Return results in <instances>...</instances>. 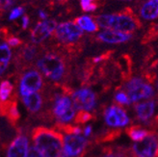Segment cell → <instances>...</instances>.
<instances>
[{"mask_svg": "<svg viewBox=\"0 0 158 157\" xmlns=\"http://www.w3.org/2000/svg\"><path fill=\"white\" fill-rule=\"evenodd\" d=\"M33 146L44 157H61L64 151V136L56 129L35 127L31 133Z\"/></svg>", "mask_w": 158, "mask_h": 157, "instance_id": "1", "label": "cell"}, {"mask_svg": "<svg viewBox=\"0 0 158 157\" xmlns=\"http://www.w3.org/2000/svg\"><path fill=\"white\" fill-rule=\"evenodd\" d=\"M96 20L101 28L127 34L133 32L140 25L138 20L127 13L117 14H101L96 19Z\"/></svg>", "mask_w": 158, "mask_h": 157, "instance_id": "2", "label": "cell"}, {"mask_svg": "<svg viewBox=\"0 0 158 157\" xmlns=\"http://www.w3.org/2000/svg\"><path fill=\"white\" fill-rule=\"evenodd\" d=\"M62 93L54 96V102L52 105V115L57 120L58 123H67L74 120L75 118V106L73 101L69 97L73 96V92L69 88L62 86Z\"/></svg>", "mask_w": 158, "mask_h": 157, "instance_id": "3", "label": "cell"}, {"mask_svg": "<svg viewBox=\"0 0 158 157\" xmlns=\"http://www.w3.org/2000/svg\"><path fill=\"white\" fill-rule=\"evenodd\" d=\"M37 68L48 79L58 82L64 79L67 67L64 60L56 54H45L37 62Z\"/></svg>", "mask_w": 158, "mask_h": 157, "instance_id": "4", "label": "cell"}, {"mask_svg": "<svg viewBox=\"0 0 158 157\" xmlns=\"http://www.w3.org/2000/svg\"><path fill=\"white\" fill-rule=\"evenodd\" d=\"M123 89L128 96L130 102L134 103L143 99L151 98L154 95V90L152 86L139 77L131 78L126 82Z\"/></svg>", "mask_w": 158, "mask_h": 157, "instance_id": "5", "label": "cell"}, {"mask_svg": "<svg viewBox=\"0 0 158 157\" xmlns=\"http://www.w3.org/2000/svg\"><path fill=\"white\" fill-rule=\"evenodd\" d=\"M130 151L135 157H158V134L151 131L143 141L134 143Z\"/></svg>", "mask_w": 158, "mask_h": 157, "instance_id": "6", "label": "cell"}, {"mask_svg": "<svg viewBox=\"0 0 158 157\" xmlns=\"http://www.w3.org/2000/svg\"><path fill=\"white\" fill-rule=\"evenodd\" d=\"M55 38L63 43L73 44L76 43L83 35V30L76 23L63 22L58 24L54 31Z\"/></svg>", "mask_w": 158, "mask_h": 157, "instance_id": "7", "label": "cell"}, {"mask_svg": "<svg viewBox=\"0 0 158 157\" xmlns=\"http://www.w3.org/2000/svg\"><path fill=\"white\" fill-rule=\"evenodd\" d=\"M44 79L38 70L31 69L23 73L19 80V95L22 97L36 93L43 88Z\"/></svg>", "mask_w": 158, "mask_h": 157, "instance_id": "8", "label": "cell"}, {"mask_svg": "<svg viewBox=\"0 0 158 157\" xmlns=\"http://www.w3.org/2000/svg\"><path fill=\"white\" fill-rule=\"evenodd\" d=\"M89 141L81 135H67L64 140L63 154L67 157L82 156Z\"/></svg>", "mask_w": 158, "mask_h": 157, "instance_id": "9", "label": "cell"}, {"mask_svg": "<svg viewBox=\"0 0 158 157\" xmlns=\"http://www.w3.org/2000/svg\"><path fill=\"white\" fill-rule=\"evenodd\" d=\"M73 104L79 111H92L97 105V96L91 89L83 88L74 92L72 96Z\"/></svg>", "mask_w": 158, "mask_h": 157, "instance_id": "10", "label": "cell"}, {"mask_svg": "<svg viewBox=\"0 0 158 157\" xmlns=\"http://www.w3.org/2000/svg\"><path fill=\"white\" fill-rule=\"evenodd\" d=\"M104 121L110 127H124L130 122L127 113L118 105H111L105 109Z\"/></svg>", "mask_w": 158, "mask_h": 157, "instance_id": "11", "label": "cell"}, {"mask_svg": "<svg viewBox=\"0 0 158 157\" xmlns=\"http://www.w3.org/2000/svg\"><path fill=\"white\" fill-rule=\"evenodd\" d=\"M29 150L28 137L20 133L15 136V138L8 146L6 157H27Z\"/></svg>", "mask_w": 158, "mask_h": 157, "instance_id": "12", "label": "cell"}, {"mask_svg": "<svg viewBox=\"0 0 158 157\" xmlns=\"http://www.w3.org/2000/svg\"><path fill=\"white\" fill-rule=\"evenodd\" d=\"M58 25L54 20H44L37 23V25L31 32V40L34 43H40L48 38L53 31L56 30Z\"/></svg>", "mask_w": 158, "mask_h": 157, "instance_id": "13", "label": "cell"}, {"mask_svg": "<svg viewBox=\"0 0 158 157\" xmlns=\"http://www.w3.org/2000/svg\"><path fill=\"white\" fill-rule=\"evenodd\" d=\"M0 109H1V116L7 120L11 126H15L20 118V114L18 108V102L15 98L9 99L5 102H1Z\"/></svg>", "mask_w": 158, "mask_h": 157, "instance_id": "14", "label": "cell"}, {"mask_svg": "<svg viewBox=\"0 0 158 157\" xmlns=\"http://www.w3.org/2000/svg\"><path fill=\"white\" fill-rule=\"evenodd\" d=\"M155 107L156 104L154 100H147L141 103H136L134 105V109L137 120L141 122L148 123L153 117Z\"/></svg>", "mask_w": 158, "mask_h": 157, "instance_id": "15", "label": "cell"}, {"mask_svg": "<svg viewBox=\"0 0 158 157\" xmlns=\"http://www.w3.org/2000/svg\"><path fill=\"white\" fill-rule=\"evenodd\" d=\"M98 38L101 42H104L107 43H122L129 41L131 35L114 30H105L100 32Z\"/></svg>", "mask_w": 158, "mask_h": 157, "instance_id": "16", "label": "cell"}, {"mask_svg": "<svg viewBox=\"0 0 158 157\" xmlns=\"http://www.w3.org/2000/svg\"><path fill=\"white\" fill-rule=\"evenodd\" d=\"M22 102L28 110L29 113H38L44 104V98L43 96L40 93H32L27 96L22 97Z\"/></svg>", "mask_w": 158, "mask_h": 157, "instance_id": "17", "label": "cell"}, {"mask_svg": "<svg viewBox=\"0 0 158 157\" xmlns=\"http://www.w3.org/2000/svg\"><path fill=\"white\" fill-rule=\"evenodd\" d=\"M141 17L144 19L152 20L158 18V0H148L142 6L140 11Z\"/></svg>", "mask_w": 158, "mask_h": 157, "instance_id": "18", "label": "cell"}, {"mask_svg": "<svg viewBox=\"0 0 158 157\" xmlns=\"http://www.w3.org/2000/svg\"><path fill=\"white\" fill-rule=\"evenodd\" d=\"M126 134L129 136V138L134 141V142H141L143 141L146 137L148 136V134L151 133V131H148L144 128H142L139 125H132L126 128L125 130Z\"/></svg>", "mask_w": 158, "mask_h": 157, "instance_id": "19", "label": "cell"}, {"mask_svg": "<svg viewBox=\"0 0 158 157\" xmlns=\"http://www.w3.org/2000/svg\"><path fill=\"white\" fill-rule=\"evenodd\" d=\"M75 23L82 30L87 31V32H96L98 29V23L94 22L90 17H87V15L77 18L75 19Z\"/></svg>", "mask_w": 158, "mask_h": 157, "instance_id": "20", "label": "cell"}, {"mask_svg": "<svg viewBox=\"0 0 158 157\" xmlns=\"http://www.w3.org/2000/svg\"><path fill=\"white\" fill-rule=\"evenodd\" d=\"M0 51H1V67H0V72L3 74L5 72V70L8 68L9 62L12 57V52L9 48V44L6 43H2L0 45Z\"/></svg>", "mask_w": 158, "mask_h": 157, "instance_id": "21", "label": "cell"}, {"mask_svg": "<svg viewBox=\"0 0 158 157\" xmlns=\"http://www.w3.org/2000/svg\"><path fill=\"white\" fill-rule=\"evenodd\" d=\"M118 68L122 73L123 79L127 80L131 75V63L128 56H122L118 62Z\"/></svg>", "mask_w": 158, "mask_h": 157, "instance_id": "22", "label": "cell"}, {"mask_svg": "<svg viewBox=\"0 0 158 157\" xmlns=\"http://www.w3.org/2000/svg\"><path fill=\"white\" fill-rule=\"evenodd\" d=\"M13 90V84L9 80H3L1 82V84H0V100H1V102L9 100Z\"/></svg>", "mask_w": 158, "mask_h": 157, "instance_id": "23", "label": "cell"}, {"mask_svg": "<svg viewBox=\"0 0 158 157\" xmlns=\"http://www.w3.org/2000/svg\"><path fill=\"white\" fill-rule=\"evenodd\" d=\"M56 128L60 130V132H64L67 135H79L82 132L81 127L74 126V125H69L65 123H58L56 124Z\"/></svg>", "mask_w": 158, "mask_h": 157, "instance_id": "24", "label": "cell"}, {"mask_svg": "<svg viewBox=\"0 0 158 157\" xmlns=\"http://www.w3.org/2000/svg\"><path fill=\"white\" fill-rule=\"evenodd\" d=\"M122 131L121 130H110L106 131L103 135H100L98 137L97 142L98 143H104V142H111V141L117 139L121 135Z\"/></svg>", "mask_w": 158, "mask_h": 157, "instance_id": "25", "label": "cell"}, {"mask_svg": "<svg viewBox=\"0 0 158 157\" xmlns=\"http://www.w3.org/2000/svg\"><path fill=\"white\" fill-rule=\"evenodd\" d=\"M36 54H37L36 48L31 45H27L22 49L20 56H21V59L24 62H31L36 57Z\"/></svg>", "mask_w": 158, "mask_h": 157, "instance_id": "26", "label": "cell"}, {"mask_svg": "<svg viewBox=\"0 0 158 157\" xmlns=\"http://www.w3.org/2000/svg\"><path fill=\"white\" fill-rule=\"evenodd\" d=\"M94 119V116L88 111H78L74 118V122L76 124H84Z\"/></svg>", "mask_w": 158, "mask_h": 157, "instance_id": "27", "label": "cell"}, {"mask_svg": "<svg viewBox=\"0 0 158 157\" xmlns=\"http://www.w3.org/2000/svg\"><path fill=\"white\" fill-rule=\"evenodd\" d=\"M115 101L118 104H122V105H127L130 102V99L128 97V96L126 95L125 92H123V91H120L116 93L115 96Z\"/></svg>", "mask_w": 158, "mask_h": 157, "instance_id": "28", "label": "cell"}, {"mask_svg": "<svg viewBox=\"0 0 158 157\" xmlns=\"http://www.w3.org/2000/svg\"><path fill=\"white\" fill-rule=\"evenodd\" d=\"M96 0H81V7L84 12H94L97 10L98 5L94 3Z\"/></svg>", "mask_w": 158, "mask_h": 157, "instance_id": "29", "label": "cell"}, {"mask_svg": "<svg viewBox=\"0 0 158 157\" xmlns=\"http://www.w3.org/2000/svg\"><path fill=\"white\" fill-rule=\"evenodd\" d=\"M23 12H24V10H23L22 7H18V8H15V9L12 10L11 14H10V17L9 19L11 20H14V19H17L18 18H19L20 15L23 14Z\"/></svg>", "mask_w": 158, "mask_h": 157, "instance_id": "30", "label": "cell"}, {"mask_svg": "<svg viewBox=\"0 0 158 157\" xmlns=\"http://www.w3.org/2000/svg\"><path fill=\"white\" fill-rule=\"evenodd\" d=\"M98 157H117V152L115 153L114 150L111 147H106L102 151V154Z\"/></svg>", "mask_w": 158, "mask_h": 157, "instance_id": "31", "label": "cell"}, {"mask_svg": "<svg viewBox=\"0 0 158 157\" xmlns=\"http://www.w3.org/2000/svg\"><path fill=\"white\" fill-rule=\"evenodd\" d=\"M27 157H44V156L33 146V147H30V150H29Z\"/></svg>", "mask_w": 158, "mask_h": 157, "instance_id": "32", "label": "cell"}, {"mask_svg": "<svg viewBox=\"0 0 158 157\" xmlns=\"http://www.w3.org/2000/svg\"><path fill=\"white\" fill-rule=\"evenodd\" d=\"M7 43H8V44H9V45L14 46V48H15V46H18V45L21 44V41L19 40V38H15V37L8 38V39H7Z\"/></svg>", "mask_w": 158, "mask_h": 157, "instance_id": "33", "label": "cell"}, {"mask_svg": "<svg viewBox=\"0 0 158 157\" xmlns=\"http://www.w3.org/2000/svg\"><path fill=\"white\" fill-rule=\"evenodd\" d=\"M130 150H117V157H132Z\"/></svg>", "mask_w": 158, "mask_h": 157, "instance_id": "34", "label": "cell"}, {"mask_svg": "<svg viewBox=\"0 0 158 157\" xmlns=\"http://www.w3.org/2000/svg\"><path fill=\"white\" fill-rule=\"evenodd\" d=\"M110 54H111V52H107L106 54H102V55H100V56L94 57V58L93 59V63H94V64H97V63H99V62L104 61V60L108 59V57L110 56Z\"/></svg>", "mask_w": 158, "mask_h": 157, "instance_id": "35", "label": "cell"}, {"mask_svg": "<svg viewBox=\"0 0 158 157\" xmlns=\"http://www.w3.org/2000/svg\"><path fill=\"white\" fill-rule=\"evenodd\" d=\"M83 132H84L85 137L90 136V135L92 134V126H91V125H88V126H86V127L84 128Z\"/></svg>", "mask_w": 158, "mask_h": 157, "instance_id": "36", "label": "cell"}, {"mask_svg": "<svg viewBox=\"0 0 158 157\" xmlns=\"http://www.w3.org/2000/svg\"><path fill=\"white\" fill-rule=\"evenodd\" d=\"M13 2H14V0H2V6L5 8V9H7V8L12 6Z\"/></svg>", "mask_w": 158, "mask_h": 157, "instance_id": "37", "label": "cell"}, {"mask_svg": "<svg viewBox=\"0 0 158 157\" xmlns=\"http://www.w3.org/2000/svg\"><path fill=\"white\" fill-rule=\"evenodd\" d=\"M28 24H29V19H28V17H26V15H25V17L22 18V28L26 29Z\"/></svg>", "mask_w": 158, "mask_h": 157, "instance_id": "38", "label": "cell"}, {"mask_svg": "<svg viewBox=\"0 0 158 157\" xmlns=\"http://www.w3.org/2000/svg\"><path fill=\"white\" fill-rule=\"evenodd\" d=\"M39 15H40V18L43 19H46V18H47V14L44 11H39Z\"/></svg>", "mask_w": 158, "mask_h": 157, "instance_id": "39", "label": "cell"}, {"mask_svg": "<svg viewBox=\"0 0 158 157\" xmlns=\"http://www.w3.org/2000/svg\"><path fill=\"white\" fill-rule=\"evenodd\" d=\"M156 87H157V89H158V77H157V81H156Z\"/></svg>", "mask_w": 158, "mask_h": 157, "instance_id": "40", "label": "cell"}, {"mask_svg": "<svg viewBox=\"0 0 158 157\" xmlns=\"http://www.w3.org/2000/svg\"><path fill=\"white\" fill-rule=\"evenodd\" d=\"M55 1H64V0H55Z\"/></svg>", "mask_w": 158, "mask_h": 157, "instance_id": "41", "label": "cell"}]
</instances>
